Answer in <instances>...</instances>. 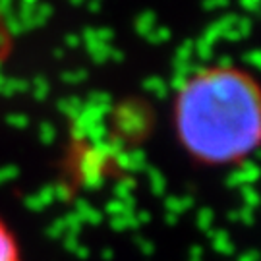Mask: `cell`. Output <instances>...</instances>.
<instances>
[{
    "instance_id": "3",
    "label": "cell",
    "mask_w": 261,
    "mask_h": 261,
    "mask_svg": "<svg viewBox=\"0 0 261 261\" xmlns=\"http://www.w3.org/2000/svg\"><path fill=\"white\" fill-rule=\"evenodd\" d=\"M2 28H4V18H2V14H0V48L4 45V33H2Z\"/></svg>"
},
{
    "instance_id": "2",
    "label": "cell",
    "mask_w": 261,
    "mask_h": 261,
    "mask_svg": "<svg viewBox=\"0 0 261 261\" xmlns=\"http://www.w3.org/2000/svg\"><path fill=\"white\" fill-rule=\"evenodd\" d=\"M0 261H23L16 234L0 219Z\"/></svg>"
},
{
    "instance_id": "1",
    "label": "cell",
    "mask_w": 261,
    "mask_h": 261,
    "mask_svg": "<svg viewBox=\"0 0 261 261\" xmlns=\"http://www.w3.org/2000/svg\"><path fill=\"white\" fill-rule=\"evenodd\" d=\"M172 120L180 145L197 163H240L261 147V84L238 66L201 68L176 91Z\"/></svg>"
}]
</instances>
